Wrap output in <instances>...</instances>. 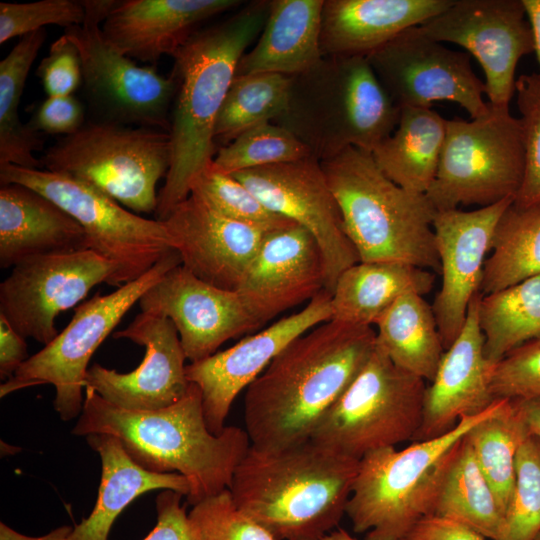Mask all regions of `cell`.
I'll use <instances>...</instances> for the list:
<instances>
[{
	"mask_svg": "<svg viewBox=\"0 0 540 540\" xmlns=\"http://www.w3.org/2000/svg\"><path fill=\"white\" fill-rule=\"evenodd\" d=\"M376 346L372 326L330 320L290 342L247 387L251 445L278 451L311 439Z\"/></svg>",
	"mask_w": 540,
	"mask_h": 540,
	"instance_id": "cell-1",
	"label": "cell"
},
{
	"mask_svg": "<svg viewBox=\"0 0 540 540\" xmlns=\"http://www.w3.org/2000/svg\"><path fill=\"white\" fill-rule=\"evenodd\" d=\"M72 433L115 436L142 468L183 475L190 485L186 501L191 506L229 489L251 446L240 427L225 426L218 435L209 431L201 390L191 382L182 399L156 410L120 408L85 388L82 412Z\"/></svg>",
	"mask_w": 540,
	"mask_h": 540,
	"instance_id": "cell-2",
	"label": "cell"
},
{
	"mask_svg": "<svg viewBox=\"0 0 540 540\" xmlns=\"http://www.w3.org/2000/svg\"><path fill=\"white\" fill-rule=\"evenodd\" d=\"M270 1H255L195 32L172 56L178 89L170 116L171 164L158 192L155 217L164 221L190 194L218 150L214 129L239 60L263 30Z\"/></svg>",
	"mask_w": 540,
	"mask_h": 540,
	"instance_id": "cell-3",
	"label": "cell"
},
{
	"mask_svg": "<svg viewBox=\"0 0 540 540\" xmlns=\"http://www.w3.org/2000/svg\"><path fill=\"white\" fill-rule=\"evenodd\" d=\"M358 467L311 439L278 451L251 445L229 490L275 540H323L346 514Z\"/></svg>",
	"mask_w": 540,
	"mask_h": 540,
	"instance_id": "cell-4",
	"label": "cell"
},
{
	"mask_svg": "<svg viewBox=\"0 0 540 540\" xmlns=\"http://www.w3.org/2000/svg\"><path fill=\"white\" fill-rule=\"evenodd\" d=\"M399 115L367 57L327 56L291 76L287 107L273 123L324 161L349 147L372 152L394 131Z\"/></svg>",
	"mask_w": 540,
	"mask_h": 540,
	"instance_id": "cell-5",
	"label": "cell"
},
{
	"mask_svg": "<svg viewBox=\"0 0 540 540\" xmlns=\"http://www.w3.org/2000/svg\"><path fill=\"white\" fill-rule=\"evenodd\" d=\"M320 162L360 261L440 269L433 229L437 211L426 194L394 183L371 152L360 148Z\"/></svg>",
	"mask_w": 540,
	"mask_h": 540,
	"instance_id": "cell-6",
	"label": "cell"
},
{
	"mask_svg": "<svg viewBox=\"0 0 540 540\" xmlns=\"http://www.w3.org/2000/svg\"><path fill=\"white\" fill-rule=\"evenodd\" d=\"M503 401L496 399L480 414L461 418L440 437L413 442L402 450L386 447L364 455L346 505L353 531L366 532L364 540H400L420 520L433 515L461 439Z\"/></svg>",
	"mask_w": 540,
	"mask_h": 540,
	"instance_id": "cell-7",
	"label": "cell"
},
{
	"mask_svg": "<svg viewBox=\"0 0 540 540\" xmlns=\"http://www.w3.org/2000/svg\"><path fill=\"white\" fill-rule=\"evenodd\" d=\"M45 170L87 183L134 213H155L156 186L171 164L168 132L96 119L61 137L40 159Z\"/></svg>",
	"mask_w": 540,
	"mask_h": 540,
	"instance_id": "cell-8",
	"label": "cell"
},
{
	"mask_svg": "<svg viewBox=\"0 0 540 540\" xmlns=\"http://www.w3.org/2000/svg\"><path fill=\"white\" fill-rule=\"evenodd\" d=\"M426 381L399 368L377 345L311 440L347 458L413 441L422 421Z\"/></svg>",
	"mask_w": 540,
	"mask_h": 540,
	"instance_id": "cell-9",
	"label": "cell"
},
{
	"mask_svg": "<svg viewBox=\"0 0 540 540\" xmlns=\"http://www.w3.org/2000/svg\"><path fill=\"white\" fill-rule=\"evenodd\" d=\"M524 145L519 118L509 106L486 114L447 120L435 178L426 196L436 211L479 208L516 197L524 174Z\"/></svg>",
	"mask_w": 540,
	"mask_h": 540,
	"instance_id": "cell-10",
	"label": "cell"
},
{
	"mask_svg": "<svg viewBox=\"0 0 540 540\" xmlns=\"http://www.w3.org/2000/svg\"><path fill=\"white\" fill-rule=\"evenodd\" d=\"M118 1L82 0L83 23L63 33L79 52L82 87L92 118L169 133L177 76L173 70L164 76L152 66H139L108 42L100 24Z\"/></svg>",
	"mask_w": 540,
	"mask_h": 540,
	"instance_id": "cell-11",
	"label": "cell"
},
{
	"mask_svg": "<svg viewBox=\"0 0 540 540\" xmlns=\"http://www.w3.org/2000/svg\"><path fill=\"white\" fill-rule=\"evenodd\" d=\"M0 183L22 184L60 206L84 229L90 250L116 269L120 287L148 272L175 250L164 221L144 218L95 187L48 170L0 165Z\"/></svg>",
	"mask_w": 540,
	"mask_h": 540,
	"instance_id": "cell-12",
	"label": "cell"
},
{
	"mask_svg": "<svg viewBox=\"0 0 540 540\" xmlns=\"http://www.w3.org/2000/svg\"><path fill=\"white\" fill-rule=\"evenodd\" d=\"M180 264V256L173 250L140 278L80 304L68 325L1 383L0 397L28 387L51 384L56 389L53 404L60 418L69 421L79 416L92 355L142 295Z\"/></svg>",
	"mask_w": 540,
	"mask_h": 540,
	"instance_id": "cell-13",
	"label": "cell"
},
{
	"mask_svg": "<svg viewBox=\"0 0 540 540\" xmlns=\"http://www.w3.org/2000/svg\"><path fill=\"white\" fill-rule=\"evenodd\" d=\"M367 59L399 108L450 101L472 119L489 110L483 99L485 83L473 71L470 55L429 38L418 26L404 30Z\"/></svg>",
	"mask_w": 540,
	"mask_h": 540,
	"instance_id": "cell-14",
	"label": "cell"
},
{
	"mask_svg": "<svg viewBox=\"0 0 540 540\" xmlns=\"http://www.w3.org/2000/svg\"><path fill=\"white\" fill-rule=\"evenodd\" d=\"M115 266L90 249L33 256L12 267L0 284V314L25 339L47 345L57 315L98 284L113 286Z\"/></svg>",
	"mask_w": 540,
	"mask_h": 540,
	"instance_id": "cell-15",
	"label": "cell"
},
{
	"mask_svg": "<svg viewBox=\"0 0 540 540\" xmlns=\"http://www.w3.org/2000/svg\"><path fill=\"white\" fill-rule=\"evenodd\" d=\"M233 175L271 211L306 229L317 242L332 293L343 271L359 262L321 162L314 156L258 167Z\"/></svg>",
	"mask_w": 540,
	"mask_h": 540,
	"instance_id": "cell-16",
	"label": "cell"
},
{
	"mask_svg": "<svg viewBox=\"0 0 540 540\" xmlns=\"http://www.w3.org/2000/svg\"><path fill=\"white\" fill-rule=\"evenodd\" d=\"M429 38L463 47L480 63L492 106H509L519 60L534 52L521 0H453L442 13L418 26Z\"/></svg>",
	"mask_w": 540,
	"mask_h": 540,
	"instance_id": "cell-17",
	"label": "cell"
},
{
	"mask_svg": "<svg viewBox=\"0 0 540 540\" xmlns=\"http://www.w3.org/2000/svg\"><path fill=\"white\" fill-rule=\"evenodd\" d=\"M331 293L322 290L300 311L284 317L233 346L186 366L189 382L202 393L203 412L210 432L220 434L238 394L267 368L294 339L330 321Z\"/></svg>",
	"mask_w": 540,
	"mask_h": 540,
	"instance_id": "cell-18",
	"label": "cell"
},
{
	"mask_svg": "<svg viewBox=\"0 0 540 540\" xmlns=\"http://www.w3.org/2000/svg\"><path fill=\"white\" fill-rule=\"evenodd\" d=\"M138 304L141 312L173 322L190 362L209 357L227 340L263 324L239 292L212 286L181 264L148 289Z\"/></svg>",
	"mask_w": 540,
	"mask_h": 540,
	"instance_id": "cell-19",
	"label": "cell"
},
{
	"mask_svg": "<svg viewBox=\"0 0 540 540\" xmlns=\"http://www.w3.org/2000/svg\"><path fill=\"white\" fill-rule=\"evenodd\" d=\"M114 338L145 347L137 368L120 373L97 363L88 368L84 386L107 402L128 410H156L182 399L189 389L186 355L173 322L164 316L141 312Z\"/></svg>",
	"mask_w": 540,
	"mask_h": 540,
	"instance_id": "cell-20",
	"label": "cell"
},
{
	"mask_svg": "<svg viewBox=\"0 0 540 540\" xmlns=\"http://www.w3.org/2000/svg\"><path fill=\"white\" fill-rule=\"evenodd\" d=\"M514 198L471 211H437L433 220L442 277L432 306L445 350L460 334L475 295L496 225Z\"/></svg>",
	"mask_w": 540,
	"mask_h": 540,
	"instance_id": "cell-21",
	"label": "cell"
},
{
	"mask_svg": "<svg viewBox=\"0 0 540 540\" xmlns=\"http://www.w3.org/2000/svg\"><path fill=\"white\" fill-rule=\"evenodd\" d=\"M181 265L198 279L237 291L269 231L230 219L194 194L164 220Z\"/></svg>",
	"mask_w": 540,
	"mask_h": 540,
	"instance_id": "cell-22",
	"label": "cell"
},
{
	"mask_svg": "<svg viewBox=\"0 0 540 540\" xmlns=\"http://www.w3.org/2000/svg\"><path fill=\"white\" fill-rule=\"evenodd\" d=\"M325 290V269L314 237L296 223L269 231L237 292L264 324Z\"/></svg>",
	"mask_w": 540,
	"mask_h": 540,
	"instance_id": "cell-23",
	"label": "cell"
},
{
	"mask_svg": "<svg viewBox=\"0 0 540 540\" xmlns=\"http://www.w3.org/2000/svg\"><path fill=\"white\" fill-rule=\"evenodd\" d=\"M480 296L479 293L472 299L460 334L445 350L426 387L422 421L413 442L450 432L461 418L480 414L496 400L491 391L495 364L485 356L477 317Z\"/></svg>",
	"mask_w": 540,
	"mask_h": 540,
	"instance_id": "cell-24",
	"label": "cell"
},
{
	"mask_svg": "<svg viewBox=\"0 0 540 540\" xmlns=\"http://www.w3.org/2000/svg\"><path fill=\"white\" fill-rule=\"evenodd\" d=\"M236 0H119L102 23L108 42L125 56L155 64L175 52L207 19Z\"/></svg>",
	"mask_w": 540,
	"mask_h": 540,
	"instance_id": "cell-25",
	"label": "cell"
},
{
	"mask_svg": "<svg viewBox=\"0 0 540 540\" xmlns=\"http://www.w3.org/2000/svg\"><path fill=\"white\" fill-rule=\"evenodd\" d=\"M453 0H324L323 57H367L404 30L420 26Z\"/></svg>",
	"mask_w": 540,
	"mask_h": 540,
	"instance_id": "cell-26",
	"label": "cell"
},
{
	"mask_svg": "<svg viewBox=\"0 0 540 540\" xmlns=\"http://www.w3.org/2000/svg\"><path fill=\"white\" fill-rule=\"evenodd\" d=\"M89 249L82 226L56 203L22 184L0 187V267Z\"/></svg>",
	"mask_w": 540,
	"mask_h": 540,
	"instance_id": "cell-27",
	"label": "cell"
},
{
	"mask_svg": "<svg viewBox=\"0 0 540 540\" xmlns=\"http://www.w3.org/2000/svg\"><path fill=\"white\" fill-rule=\"evenodd\" d=\"M324 0H273L255 46L239 60L235 76L279 73L295 76L322 58Z\"/></svg>",
	"mask_w": 540,
	"mask_h": 540,
	"instance_id": "cell-28",
	"label": "cell"
},
{
	"mask_svg": "<svg viewBox=\"0 0 540 540\" xmlns=\"http://www.w3.org/2000/svg\"><path fill=\"white\" fill-rule=\"evenodd\" d=\"M86 441L100 456L101 481L93 510L73 527L68 540H108L119 514L146 492L163 489L188 495L190 485L183 475L142 468L128 455L117 437L90 434Z\"/></svg>",
	"mask_w": 540,
	"mask_h": 540,
	"instance_id": "cell-29",
	"label": "cell"
},
{
	"mask_svg": "<svg viewBox=\"0 0 540 540\" xmlns=\"http://www.w3.org/2000/svg\"><path fill=\"white\" fill-rule=\"evenodd\" d=\"M435 283L431 270L395 262L359 261L338 277L331 293V320L375 325L407 293L426 295Z\"/></svg>",
	"mask_w": 540,
	"mask_h": 540,
	"instance_id": "cell-30",
	"label": "cell"
},
{
	"mask_svg": "<svg viewBox=\"0 0 540 540\" xmlns=\"http://www.w3.org/2000/svg\"><path fill=\"white\" fill-rule=\"evenodd\" d=\"M446 121L431 108H400L396 128L371 152L377 166L403 189L426 194L437 172Z\"/></svg>",
	"mask_w": 540,
	"mask_h": 540,
	"instance_id": "cell-31",
	"label": "cell"
},
{
	"mask_svg": "<svg viewBox=\"0 0 540 540\" xmlns=\"http://www.w3.org/2000/svg\"><path fill=\"white\" fill-rule=\"evenodd\" d=\"M376 345L399 368L431 382L445 352L436 318L423 295L407 293L378 319Z\"/></svg>",
	"mask_w": 540,
	"mask_h": 540,
	"instance_id": "cell-32",
	"label": "cell"
},
{
	"mask_svg": "<svg viewBox=\"0 0 540 540\" xmlns=\"http://www.w3.org/2000/svg\"><path fill=\"white\" fill-rule=\"evenodd\" d=\"M433 515L463 524L490 540L500 534L504 511L465 436L445 474Z\"/></svg>",
	"mask_w": 540,
	"mask_h": 540,
	"instance_id": "cell-33",
	"label": "cell"
},
{
	"mask_svg": "<svg viewBox=\"0 0 540 540\" xmlns=\"http://www.w3.org/2000/svg\"><path fill=\"white\" fill-rule=\"evenodd\" d=\"M540 275V204L514 202L500 217L486 258L480 294Z\"/></svg>",
	"mask_w": 540,
	"mask_h": 540,
	"instance_id": "cell-34",
	"label": "cell"
},
{
	"mask_svg": "<svg viewBox=\"0 0 540 540\" xmlns=\"http://www.w3.org/2000/svg\"><path fill=\"white\" fill-rule=\"evenodd\" d=\"M46 29L20 38L0 62V165L39 169L41 161L34 153L43 141L18 114L29 71L45 42Z\"/></svg>",
	"mask_w": 540,
	"mask_h": 540,
	"instance_id": "cell-35",
	"label": "cell"
},
{
	"mask_svg": "<svg viewBox=\"0 0 540 540\" xmlns=\"http://www.w3.org/2000/svg\"><path fill=\"white\" fill-rule=\"evenodd\" d=\"M477 317L484 353L493 364L517 347L540 337V275L481 295Z\"/></svg>",
	"mask_w": 540,
	"mask_h": 540,
	"instance_id": "cell-36",
	"label": "cell"
},
{
	"mask_svg": "<svg viewBox=\"0 0 540 540\" xmlns=\"http://www.w3.org/2000/svg\"><path fill=\"white\" fill-rule=\"evenodd\" d=\"M528 436L512 401L507 399L495 413L477 423L465 435L504 514L514 489L516 454Z\"/></svg>",
	"mask_w": 540,
	"mask_h": 540,
	"instance_id": "cell-37",
	"label": "cell"
},
{
	"mask_svg": "<svg viewBox=\"0 0 540 540\" xmlns=\"http://www.w3.org/2000/svg\"><path fill=\"white\" fill-rule=\"evenodd\" d=\"M290 84L291 76L279 73L235 76L216 120V145L225 146L244 131L280 117Z\"/></svg>",
	"mask_w": 540,
	"mask_h": 540,
	"instance_id": "cell-38",
	"label": "cell"
},
{
	"mask_svg": "<svg viewBox=\"0 0 540 540\" xmlns=\"http://www.w3.org/2000/svg\"><path fill=\"white\" fill-rule=\"evenodd\" d=\"M312 156L294 134L273 122L254 126L218 148L213 165L227 174Z\"/></svg>",
	"mask_w": 540,
	"mask_h": 540,
	"instance_id": "cell-39",
	"label": "cell"
},
{
	"mask_svg": "<svg viewBox=\"0 0 540 540\" xmlns=\"http://www.w3.org/2000/svg\"><path fill=\"white\" fill-rule=\"evenodd\" d=\"M212 162L192 182L190 194L230 219L266 231L294 223L268 209L242 182L218 170Z\"/></svg>",
	"mask_w": 540,
	"mask_h": 540,
	"instance_id": "cell-40",
	"label": "cell"
},
{
	"mask_svg": "<svg viewBox=\"0 0 540 540\" xmlns=\"http://www.w3.org/2000/svg\"><path fill=\"white\" fill-rule=\"evenodd\" d=\"M515 484L496 540H533L540 532V439L528 436L515 459Z\"/></svg>",
	"mask_w": 540,
	"mask_h": 540,
	"instance_id": "cell-41",
	"label": "cell"
},
{
	"mask_svg": "<svg viewBox=\"0 0 540 540\" xmlns=\"http://www.w3.org/2000/svg\"><path fill=\"white\" fill-rule=\"evenodd\" d=\"M516 103L524 145V174L514 199L519 206L540 204V73L523 74L515 82Z\"/></svg>",
	"mask_w": 540,
	"mask_h": 540,
	"instance_id": "cell-42",
	"label": "cell"
},
{
	"mask_svg": "<svg viewBox=\"0 0 540 540\" xmlns=\"http://www.w3.org/2000/svg\"><path fill=\"white\" fill-rule=\"evenodd\" d=\"M188 516L198 540H275L237 507L229 489L193 505Z\"/></svg>",
	"mask_w": 540,
	"mask_h": 540,
	"instance_id": "cell-43",
	"label": "cell"
},
{
	"mask_svg": "<svg viewBox=\"0 0 540 540\" xmlns=\"http://www.w3.org/2000/svg\"><path fill=\"white\" fill-rule=\"evenodd\" d=\"M85 18L82 1L41 0L28 3H0V43L58 25L65 29L80 25Z\"/></svg>",
	"mask_w": 540,
	"mask_h": 540,
	"instance_id": "cell-44",
	"label": "cell"
},
{
	"mask_svg": "<svg viewBox=\"0 0 540 540\" xmlns=\"http://www.w3.org/2000/svg\"><path fill=\"white\" fill-rule=\"evenodd\" d=\"M491 391L495 399L540 397V337L517 347L495 364Z\"/></svg>",
	"mask_w": 540,
	"mask_h": 540,
	"instance_id": "cell-45",
	"label": "cell"
},
{
	"mask_svg": "<svg viewBox=\"0 0 540 540\" xmlns=\"http://www.w3.org/2000/svg\"><path fill=\"white\" fill-rule=\"evenodd\" d=\"M37 76L47 97L74 95L82 85L79 52L64 35L50 45L47 56L38 65Z\"/></svg>",
	"mask_w": 540,
	"mask_h": 540,
	"instance_id": "cell-46",
	"label": "cell"
},
{
	"mask_svg": "<svg viewBox=\"0 0 540 540\" xmlns=\"http://www.w3.org/2000/svg\"><path fill=\"white\" fill-rule=\"evenodd\" d=\"M86 122L85 108L74 95L47 97L35 110L28 126L36 133L68 136Z\"/></svg>",
	"mask_w": 540,
	"mask_h": 540,
	"instance_id": "cell-47",
	"label": "cell"
},
{
	"mask_svg": "<svg viewBox=\"0 0 540 540\" xmlns=\"http://www.w3.org/2000/svg\"><path fill=\"white\" fill-rule=\"evenodd\" d=\"M183 496L164 490L156 497L157 523L143 540H198L185 505H181Z\"/></svg>",
	"mask_w": 540,
	"mask_h": 540,
	"instance_id": "cell-48",
	"label": "cell"
},
{
	"mask_svg": "<svg viewBox=\"0 0 540 540\" xmlns=\"http://www.w3.org/2000/svg\"><path fill=\"white\" fill-rule=\"evenodd\" d=\"M400 540H485V538L463 524L430 515L420 520Z\"/></svg>",
	"mask_w": 540,
	"mask_h": 540,
	"instance_id": "cell-49",
	"label": "cell"
},
{
	"mask_svg": "<svg viewBox=\"0 0 540 540\" xmlns=\"http://www.w3.org/2000/svg\"><path fill=\"white\" fill-rule=\"evenodd\" d=\"M27 343L0 314V378L8 380L28 359Z\"/></svg>",
	"mask_w": 540,
	"mask_h": 540,
	"instance_id": "cell-50",
	"label": "cell"
},
{
	"mask_svg": "<svg viewBox=\"0 0 540 540\" xmlns=\"http://www.w3.org/2000/svg\"><path fill=\"white\" fill-rule=\"evenodd\" d=\"M528 435L540 439V397L511 400Z\"/></svg>",
	"mask_w": 540,
	"mask_h": 540,
	"instance_id": "cell-51",
	"label": "cell"
},
{
	"mask_svg": "<svg viewBox=\"0 0 540 540\" xmlns=\"http://www.w3.org/2000/svg\"><path fill=\"white\" fill-rule=\"evenodd\" d=\"M73 527L63 525L41 536H27L17 532L5 523H0V540H68Z\"/></svg>",
	"mask_w": 540,
	"mask_h": 540,
	"instance_id": "cell-52",
	"label": "cell"
},
{
	"mask_svg": "<svg viewBox=\"0 0 540 540\" xmlns=\"http://www.w3.org/2000/svg\"><path fill=\"white\" fill-rule=\"evenodd\" d=\"M521 1L531 28L534 42V52L536 53L537 60L540 65V0Z\"/></svg>",
	"mask_w": 540,
	"mask_h": 540,
	"instance_id": "cell-53",
	"label": "cell"
},
{
	"mask_svg": "<svg viewBox=\"0 0 540 540\" xmlns=\"http://www.w3.org/2000/svg\"><path fill=\"white\" fill-rule=\"evenodd\" d=\"M323 540H356L346 530L338 528L326 535Z\"/></svg>",
	"mask_w": 540,
	"mask_h": 540,
	"instance_id": "cell-54",
	"label": "cell"
},
{
	"mask_svg": "<svg viewBox=\"0 0 540 540\" xmlns=\"http://www.w3.org/2000/svg\"><path fill=\"white\" fill-rule=\"evenodd\" d=\"M533 540H540V532L537 534V536Z\"/></svg>",
	"mask_w": 540,
	"mask_h": 540,
	"instance_id": "cell-55",
	"label": "cell"
}]
</instances>
